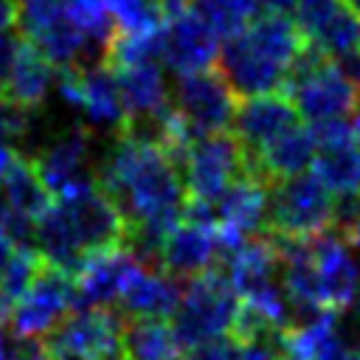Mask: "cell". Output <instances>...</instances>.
<instances>
[{
    "label": "cell",
    "instance_id": "obj_5",
    "mask_svg": "<svg viewBox=\"0 0 360 360\" xmlns=\"http://www.w3.org/2000/svg\"><path fill=\"white\" fill-rule=\"evenodd\" d=\"M177 169L183 177L186 200L214 205L245 174V152L231 132L202 135L188 143Z\"/></svg>",
    "mask_w": 360,
    "mask_h": 360
},
{
    "label": "cell",
    "instance_id": "obj_32",
    "mask_svg": "<svg viewBox=\"0 0 360 360\" xmlns=\"http://www.w3.org/2000/svg\"><path fill=\"white\" fill-rule=\"evenodd\" d=\"M236 346H239V360H284L278 338H256Z\"/></svg>",
    "mask_w": 360,
    "mask_h": 360
},
{
    "label": "cell",
    "instance_id": "obj_38",
    "mask_svg": "<svg viewBox=\"0 0 360 360\" xmlns=\"http://www.w3.org/2000/svg\"><path fill=\"white\" fill-rule=\"evenodd\" d=\"M357 270H360V259H357Z\"/></svg>",
    "mask_w": 360,
    "mask_h": 360
},
{
    "label": "cell",
    "instance_id": "obj_9",
    "mask_svg": "<svg viewBox=\"0 0 360 360\" xmlns=\"http://www.w3.org/2000/svg\"><path fill=\"white\" fill-rule=\"evenodd\" d=\"M34 166L56 200H70L96 186V163L90 155V129L70 127L51 138L34 158Z\"/></svg>",
    "mask_w": 360,
    "mask_h": 360
},
{
    "label": "cell",
    "instance_id": "obj_20",
    "mask_svg": "<svg viewBox=\"0 0 360 360\" xmlns=\"http://www.w3.org/2000/svg\"><path fill=\"white\" fill-rule=\"evenodd\" d=\"M79 84H82V101H79V112L84 118V124L90 129H112L115 135L121 132L124 121H127V110L118 93V82L115 73L104 65H84L79 68Z\"/></svg>",
    "mask_w": 360,
    "mask_h": 360
},
{
    "label": "cell",
    "instance_id": "obj_25",
    "mask_svg": "<svg viewBox=\"0 0 360 360\" xmlns=\"http://www.w3.org/2000/svg\"><path fill=\"white\" fill-rule=\"evenodd\" d=\"M315 177L335 194L360 191V138L352 135L346 141L318 146L315 155Z\"/></svg>",
    "mask_w": 360,
    "mask_h": 360
},
{
    "label": "cell",
    "instance_id": "obj_22",
    "mask_svg": "<svg viewBox=\"0 0 360 360\" xmlns=\"http://www.w3.org/2000/svg\"><path fill=\"white\" fill-rule=\"evenodd\" d=\"M118 82V93L129 118H149L163 112L172 104V93L166 84V76L158 62H141L112 70Z\"/></svg>",
    "mask_w": 360,
    "mask_h": 360
},
{
    "label": "cell",
    "instance_id": "obj_13",
    "mask_svg": "<svg viewBox=\"0 0 360 360\" xmlns=\"http://www.w3.org/2000/svg\"><path fill=\"white\" fill-rule=\"evenodd\" d=\"M217 59H219V37L191 6L166 20L163 62L177 76L211 70Z\"/></svg>",
    "mask_w": 360,
    "mask_h": 360
},
{
    "label": "cell",
    "instance_id": "obj_18",
    "mask_svg": "<svg viewBox=\"0 0 360 360\" xmlns=\"http://www.w3.org/2000/svg\"><path fill=\"white\" fill-rule=\"evenodd\" d=\"M318 155V143L309 127L295 124L287 132H281L256 160H245V174L262 177L270 186L304 174Z\"/></svg>",
    "mask_w": 360,
    "mask_h": 360
},
{
    "label": "cell",
    "instance_id": "obj_12",
    "mask_svg": "<svg viewBox=\"0 0 360 360\" xmlns=\"http://www.w3.org/2000/svg\"><path fill=\"white\" fill-rule=\"evenodd\" d=\"M138 270V262L127 253V248H110L90 253L79 273L73 276L76 287V304L73 309H107L112 307L132 273Z\"/></svg>",
    "mask_w": 360,
    "mask_h": 360
},
{
    "label": "cell",
    "instance_id": "obj_19",
    "mask_svg": "<svg viewBox=\"0 0 360 360\" xmlns=\"http://www.w3.org/2000/svg\"><path fill=\"white\" fill-rule=\"evenodd\" d=\"M180 298H183V281H177L166 273L138 267L118 298V312L124 318L169 321L177 312Z\"/></svg>",
    "mask_w": 360,
    "mask_h": 360
},
{
    "label": "cell",
    "instance_id": "obj_35",
    "mask_svg": "<svg viewBox=\"0 0 360 360\" xmlns=\"http://www.w3.org/2000/svg\"><path fill=\"white\" fill-rule=\"evenodd\" d=\"M20 25V0H0V34Z\"/></svg>",
    "mask_w": 360,
    "mask_h": 360
},
{
    "label": "cell",
    "instance_id": "obj_31",
    "mask_svg": "<svg viewBox=\"0 0 360 360\" xmlns=\"http://www.w3.org/2000/svg\"><path fill=\"white\" fill-rule=\"evenodd\" d=\"M28 129H31V112L0 104V143L11 138H25Z\"/></svg>",
    "mask_w": 360,
    "mask_h": 360
},
{
    "label": "cell",
    "instance_id": "obj_10",
    "mask_svg": "<svg viewBox=\"0 0 360 360\" xmlns=\"http://www.w3.org/2000/svg\"><path fill=\"white\" fill-rule=\"evenodd\" d=\"M292 20L307 45L332 62L360 51V14L343 0H298Z\"/></svg>",
    "mask_w": 360,
    "mask_h": 360
},
{
    "label": "cell",
    "instance_id": "obj_28",
    "mask_svg": "<svg viewBox=\"0 0 360 360\" xmlns=\"http://www.w3.org/2000/svg\"><path fill=\"white\" fill-rule=\"evenodd\" d=\"M42 264L45 262L37 253V248H14L8 264L0 273V318L3 315L8 318V312L20 304V298L28 292Z\"/></svg>",
    "mask_w": 360,
    "mask_h": 360
},
{
    "label": "cell",
    "instance_id": "obj_3",
    "mask_svg": "<svg viewBox=\"0 0 360 360\" xmlns=\"http://www.w3.org/2000/svg\"><path fill=\"white\" fill-rule=\"evenodd\" d=\"M239 304H242L239 292L233 290V284L228 281L219 264L186 281L180 307L172 315V332L183 354L208 340L228 338L233 318L239 312Z\"/></svg>",
    "mask_w": 360,
    "mask_h": 360
},
{
    "label": "cell",
    "instance_id": "obj_4",
    "mask_svg": "<svg viewBox=\"0 0 360 360\" xmlns=\"http://www.w3.org/2000/svg\"><path fill=\"white\" fill-rule=\"evenodd\" d=\"M332 191L315 177V172L276 183L270 188L267 233L290 239H312L326 233L332 228Z\"/></svg>",
    "mask_w": 360,
    "mask_h": 360
},
{
    "label": "cell",
    "instance_id": "obj_34",
    "mask_svg": "<svg viewBox=\"0 0 360 360\" xmlns=\"http://www.w3.org/2000/svg\"><path fill=\"white\" fill-rule=\"evenodd\" d=\"M11 360H56L51 354V349L45 346V340H20L14 346Z\"/></svg>",
    "mask_w": 360,
    "mask_h": 360
},
{
    "label": "cell",
    "instance_id": "obj_23",
    "mask_svg": "<svg viewBox=\"0 0 360 360\" xmlns=\"http://www.w3.org/2000/svg\"><path fill=\"white\" fill-rule=\"evenodd\" d=\"M183 354L172 323L158 318L124 321V357L127 360H177Z\"/></svg>",
    "mask_w": 360,
    "mask_h": 360
},
{
    "label": "cell",
    "instance_id": "obj_21",
    "mask_svg": "<svg viewBox=\"0 0 360 360\" xmlns=\"http://www.w3.org/2000/svg\"><path fill=\"white\" fill-rule=\"evenodd\" d=\"M53 79H56L53 65L31 42L22 39L17 59L11 65V73L0 90V104L22 110V112H34L37 107L45 104Z\"/></svg>",
    "mask_w": 360,
    "mask_h": 360
},
{
    "label": "cell",
    "instance_id": "obj_15",
    "mask_svg": "<svg viewBox=\"0 0 360 360\" xmlns=\"http://www.w3.org/2000/svg\"><path fill=\"white\" fill-rule=\"evenodd\" d=\"M312 256L318 270V287H321V304L329 312H343L352 307L357 290H360V270L349 250V245L326 231L321 236H312Z\"/></svg>",
    "mask_w": 360,
    "mask_h": 360
},
{
    "label": "cell",
    "instance_id": "obj_16",
    "mask_svg": "<svg viewBox=\"0 0 360 360\" xmlns=\"http://www.w3.org/2000/svg\"><path fill=\"white\" fill-rule=\"evenodd\" d=\"M270 183L253 174H242L217 202V222L219 231L253 239L267 233V217H270Z\"/></svg>",
    "mask_w": 360,
    "mask_h": 360
},
{
    "label": "cell",
    "instance_id": "obj_2",
    "mask_svg": "<svg viewBox=\"0 0 360 360\" xmlns=\"http://www.w3.org/2000/svg\"><path fill=\"white\" fill-rule=\"evenodd\" d=\"M281 93L292 101L298 118H307L309 124L352 118L360 107V87L312 45H307L287 70Z\"/></svg>",
    "mask_w": 360,
    "mask_h": 360
},
{
    "label": "cell",
    "instance_id": "obj_8",
    "mask_svg": "<svg viewBox=\"0 0 360 360\" xmlns=\"http://www.w3.org/2000/svg\"><path fill=\"white\" fill-rule=\"evenodd\" d=\"M73 304H76L73 276L45 262L34 284L28 287V292L8 312L6 318L8 332L17 340H39L42 335L53 332L68 318Z\"/></svg>",
    "mask_w": 360,
    "mask_h": 360
},
{
    "label": "cell",
    "instance_id": "obj_11",
    "mask_svg": "<svg viewBox=\"0 0 360 360\" xmlns=\"http://www.w3.org/2000/svg\"><path fill=\"white\" fill-rule=\"evenodd\" d=\"M295 124H301L298 112H295L292 101L278 90V93L245 98L236 107L231 129L245 152V160H256L281 132H287Z\"/></svg>",
    "mask_w": 360,
    "mask_h": 360
},
{
    "label": "cell",
    "instance_id": "obj_37",
    "mask_svg": "<svg viewBox=\"0 0 360 360\" xmlns=\"http://www.w3.org/2000/svg\"><path fill=\"white\" fill-rule=\"evenodd\" d=\"M343 3H346L352 11H357V14H360V0H343Z\"/></svg>",
    "mask_w": 360,
    "mask_h": 360
},
{
    "label": "cell",
    "instance_id": "obj_14",
    "mask_svg": "<svg viewBox=\"0 0 360 360\" xmlns=\"http://www.w3.org/2000/svg\"><path fill=\"white\" fill-rule=\"evenodd\" d=\"M222 236L219 228L197 225V222H180L163 242L160 250V273L177 278V281H191L202 276L205 270L217 267L222 259Z\"/></svg>",
    "mask_w": 360,
    "mask_h": 360
},
{
    "label": "cell",
    "instance_id": "obj_29",
    "mask_svg": "<svg viewBox=\"0 0 360 360\" xmlns=\"http://www.w3.org/2000/svg\"><path fill=\"white\" fill-rule=\"evenodd\" d=\"M118 34H146L166 25L163 11L152 0H107Z\"/></svg>",
    "mask_w": 360,
    "mask_h": 360
},
{
    "label": "cell",
    "instance_id": "obj_24",
    "mask_svg": "<svg viewBox=\"0 0 360 360\" xmlns=\"http://www.w3.org/2000/svg\"><path fill=\"white\" fill-rule=\"evenodd\" d=\"M0 191H3L6 202L14 211L31 217L34 222L53 205V197L45 188V183H42L34 160L25 158V155H20V152H17V158H14V163H11V169H8L6 180H3V186H0Z\"/></svg>",
    "mask_w": 360,
    "mask_h": 360
},
{
    "label": "cell",
    "instance_id": "obj_7",
    "mask_svg": "<svg viewBox=\"0 0 360 360\" xmlns=\"http://www.w3.org/2000/svg\"><path fill=\"white\" fill-rule=\"evenodd\" d=\"M172 107L194 138L228 132L236 115V93L228 87L217 68L177 76Z\"/></svg>",
    "mask_w": 360,
    "mask_h": 360
},
{
    "label": "cell",
    "instance_id": "obj_1",
    "mask_svg": "<svg viewBox=\"0 0 360 360\" xmlns=\"http://www.w3.org/2000/svg\"><path fill=\"white\" fill-rule=\"evenodd\" d=\"M127 222L115 202L96 186L70 197L56 200L34 225L37 253L42 262L76 276L90 253L121 248Z\"/></svg>",
    "mask_w": 360,
    "mask_h": 360
},
{
    "label": "cell",
    "instance_id": "obj_36",
    "mask_svg": "<svg viewBox=\"0 0 360 360\" xmlns=\"http://www.w3.org/2000/svg\"><path fill=\"white\" fill-rule=\"evenodd\" d=\"M8 329L0 323V360H11V354H14V346L8 343Z\"/></svg>",
    "mask_w": 360,
    "mask_h": 360
},
{
    "label": "cell",
    "instance_id": "obj_30",
    "mask_svg": "<svg viewBox=\"0 0 360 360\" xmlns=\"http://www.w3.org/2000/svg\"><path fill=\"white\" fill-rule=\"evenodd\" d=\"M183 360H239V346L231 338H217L186 352Z\"/></svg>",
    "mask_w": 360,
    "mask_h": 360
},
{
    "label": "cell",
    "instance_id": "obj_6",
    "mask_svg": "<svg viewBox=\"0 0 360 360\" xmlns=\"http://www.w3.org/2000/svg\"><path fill=\"white\" fill-rule=\"evenodd\" d=\"M124 321L112 307L79 309L45 335V346L56 360H127Z\"/></svg>",
    "mask_w": 360,
    "mask_h": 360
},
{
    "label": "cell",
    "instance_id": "obj_27",
    "mask_svg": "<svg viewBox=\"0 0 360 360\" xmlns=\"http://www.w3.org/2000/svg\"><path fill=\"white\" fill-rule=\"evenodd\" d=\"M191 8L219 39H228L245 31L262 14V0H191Z\"/></svg>",
    "mask_w": 360,
    "mask_h": 360
},
{
    "label": "cell",
    "instance_id": "obj_26",
    "mask_svg": "<svg viewBox=\"0 0 360 360\" xmlns=\"http://www.w3.org/2000/svg\"><path fill=\"white\" fill-rule=\"evenodd\" d=\"M65 14L84 34L93 59L104 62V53L118 34L107 0H65Z\"/></svg>",
    "mask_w": 360,
    "mask_h": 360
},
{
    "label": "cell",
    "instance_id": "obj_17",
    "mask_svg": "<svg viewBox=\"0 0 360 360\" xmlns=\"http://www.w3.org/2000/svg\"><path fill=\"white\" fill-rule=\"evenodd\" d=\"M222 79L228 82V87L236 96L253 98V96H267V93H278L284 87L287 73L276 65H270L264 56H259L250 42L239 34L228 37L219 45V68Z\"/></svg>",
    "mask_w": 360,
    "mask_h": 360
},
{
    "label": "cell",
    "instance_id": "obj_33",
    "mask_svg": "<svg viewBox=\"0 0 360 360\" xmlns=\"http://www.w3.org/2000/svg\"><path fill=\"white\" fill-rule=\"evenodd\" d=\"M20 45H22V37H17L11 31H3L0 34V90H3L6 79H8V73H11V65L17 59Z\"/></svg>",
    "mask_w": 360,
    "mask_h": 360
}]
</instances>
